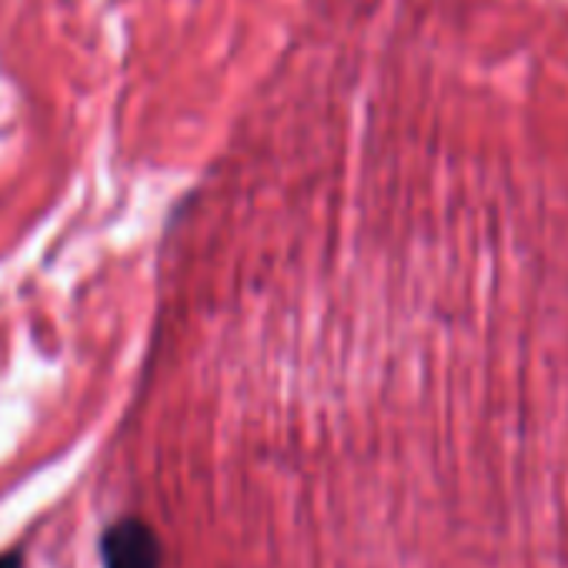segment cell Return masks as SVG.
<instances>
[{"label": "cell", "mask_w": 568, "mask_h": 568, "mask_svg": "<svg viewBox=\"0 0 568 568\" xmlns=\"http://www.w3.org/2000/svg\"><path fill=\"white\" fill-rule=\"evenodd\" d=\"M108 568H158V538L141 521H121L108 541Z\"/></svg>", "instance_id": "obj_1"}, {"label": "cell", "mask_w": 568, "mask_h": 568, "mask_svg": "<svg viewBox=\"0 0 568 568\" xmlns=\"http://www.w3.org/2000/svg\"><path fill=\"white\" fill-rule=\"evenodd\" d=\"M0 568H21L18 555H8V558H0Z\"/></svg>", "instance_id": "obj_2"}]
</instances>
